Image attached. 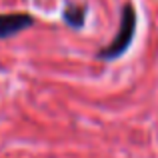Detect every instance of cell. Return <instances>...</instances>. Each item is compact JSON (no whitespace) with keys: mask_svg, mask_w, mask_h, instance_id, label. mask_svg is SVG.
<instances>
[{"mask_svg":"<svg viewBox=\"0 0 158 158\" xmlns=\"http://www.w3.org/2000/svg\"><path fill=\"white\" fill-rule=\"evenodd\" d=\"M136 34V10L130 2H126L120 10V24H118V32L116 36L96 54L100 60H116L120 58L124 52L130 48L132 40Z\"/></svg>","mask_w":158,"mask_h":158,"instance_id":"obj_1","label":"cell"},{"mask_svg":"<svg viewBox=\"0 0 158 158\" xmlns=\"http://www.w3.org/2000/svg\"><path fill=\"white\" fill-rule=\"evenodd\" d=\"M34 24V16L28 12H8L0 14V38H10Z\"/></svg>","mask_w":158,"mask_h":158,"instance_id":"obj_2","label":"cell"},{"mask_svg":"<svg viewBox=\"0 0 158 158\" xmlns=\"http://www.w3.org/2000/svg\"><path fill=\"white\" fill-rule=\"evenodd\" d=\"M62 18L68 26L82 28L86 20V6L84 4H66V8L62 10Z\"/></svg>","mask_w":158,"mask_h":158,"instance_id":"obj_3","label":"cell"}]
</instances>
